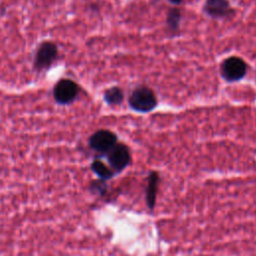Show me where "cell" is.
<instances>
[{"mask_svg":"<svg viewBox=\"0 0 256 256\" xmlns=\"http://www.w3.org/2000/svg\"><path fill=\"white\" fill-rule=\"evenodd\" d=\"M171 4H173V5H178V4H180L181 2H182V0H168Z\"/></svg>","mask_w":256,"mask_h":256,"instance_id":"cell-12","label":"cell"},{"mask_svg":"<svg viewBox=\"0 0 256 256\" xmlns=\"http://www.w3.org/2000/svg\"><path fill=\"white\" fill-rule=\"evenodd\" d=\"M203 11L206 15L214 19L225 18L233 13L228 0H206Z\"/></svg>","mask_w":256,"mask_h":256,"instance_id":"cell-7","label":"cell"},{"mask_svg":"<svg viewBox=\"0 0 256 256\" xmlns=\"http://www.w3.org/2000/svg\"><path fill=\"white\" fill-rule=\"evenodd\" d=\"M221 76L227 82H236L243 79L247 73L246 62L237 56L228 57L221 64Z\"/></svg>","mask_w":256,"mask_h":256,"instance_id":"cell-2","label":"cell"},{"mask_svg":"<svg viewBox=\"0 0 256 256\" xmlns=\"http://www.w3.org/2000/svg\"><path fill=\"white\" fill-rule=\"evenodd\" d=\"M79 93L78 85L70 79L60 80L54 87V98L59 104H69L75 100Z\"/></svg>","mask_w":256,"mask_h":256,"instance_id":"cell-4","label":"cell"},{"mask_svg":"<svg viewBox=\"0 0 256 256\" xmlns=\"http://www.w3.org/2000/svg\"><path fill=\"white\" fill-rule=\"evenodd\" d=\"M180 19H181V13L177 8L169 9L167 18H166V22H167L168 27L171 30L178 29L179 24H180Z\"/></svg>","mask_w":256,"mask_h":256,"instance_id":"cell-11","label":"cell"},{"mask_svg":"<svg viewBox=\"0 0 256 256\" xmlns=\"http://www.w3.org/2000/svg\"><path fill=\"white\" fill-rule=\"evenodd\" d=\"M91 168L95 172V174H97L101 179L106 180L113 176V171L110 168H108L102 161L95 160L92 163Z\"/></svg>","mask_w":256,"mask_h":256,"instance_id":"cell-10","label":"cell"},{"mask_svg":"<svg viewBox=\"0 0 256 256\" xmlns=\"http://www.w3.org/2000/svg\"><path fill=\"white\" fill-rule=\"evenodd\" d=\"M128 103L131 109L137 112L147 113L157 106V98L150 88L139 86L132 91Z\"/></svg>","mask_w":256,"mask_h":256,"instance_id":"cell-1","label":"cell"},{"mask_svg":"<svg viewBox=\"0 0 256 256\" xmlns=\"http://www.w3.org/2000/svg\"><path fill=\"white\" fill-rule=\"evenodd\" d=\"M108 162L113 171L120 172L124 170L131 161L128 147L125 144L117 143L108 153Z\"/></svg>","mask_w":256,"mask_h":256,"instance_id":"cell-5","label":"cell"},{"mask_svg":"<svg viewBox=\"0 0 256 256\" xmlns=\"http://www.w3.org/2000/svg\"><path fill=\"white\" fill-rule=\"evenodd\" d=\"M57 57V47L52 42L42 43L35 56V67L39 70L49 68Z\"/></svg>","mask_w":256,"mask_h":256,"instance_id":"cell-6","label":"cell"},{"mask_svg":"<svg viewBox=\"0 0 256 256\" xmlns=\"http://www.w3.org/2000/svg\"><path fill=\"white\" fill-rule=\"evenodd\" d=\"M117 144V136L105 129L94 132L89 138V146L101 154H107Z\"/></svg>","mask_w":256,"mask_h":256,"instance_id":"cell-3","label":"cell"},{"mask_svg":"<svg viewBox=\"0 0 256 256\" xmlns=\"http://www.w3.org/2000/svg\"><path fill=\"white\" fill-rule=\"evenodd\" d=\"M123 99V91L117 86L107 89L104 93V100L109 105H119L120 103H122Z\"/></svg>","mask_w":256,"mask_h":256,"instance_id":"cell-9","label":"cell"},{"mask_svg":"<svg viewBox=\"0 0 256 256\" xmlns=\"http://www.w3.org/2000/svg\"><path fill=\"white\" fill-rule=\"evenodd\" d=\"M158 181H159L158 173L155 172V171L151 172L149 177H148V185H147V190H146L147 205L149 206L150 209H153L154 205H155Z\"/></svg>","mask_w":256,"mask_h":256,"instance_id":"cell-8","label":"cell"}]
</instances>
